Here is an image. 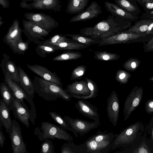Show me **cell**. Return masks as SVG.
Masks as SVG:
<instances>
[{"label":"cell","mask_w":153,"mask_h":153,"mask_svg":"<svg viewBox=\"0 0 153 153\" xmlns=\"http://www.w3.org/2000/svg\"><path fill=\"white\" fill-rule=\"evenodd\" d=\"M131 24L130 21L110 15L107 19L98 22L93 26L80 30L79 33L92 37L108 38L128 29L131 26Z\"/></svg>","instance_id":"obj_1"},{"label":"cell","mask_w":153,"mask_h":153,"mask_svg":"<svg viewBox=\"0 0 153 153\" xmlns=\"http://www.w3.org/2000/svg\"><path fill=\"white\" fill-rule=\"evenodd\" d=\"M32 81L35 93L46 101H55L61 98L69 101L72 97L62 88L40 77L34 76Z\"/></svg>","instance_id":"obj_2"},{"label":"cell","mask_w":153,"mask_h":153,"mask_svg":"<svg viewBox=\"0 0 153 153\" xmlns=\"http://www.w3.org/2000/svg\"><path fill=\"white\" fill-rule=\"evenodd\" d=\"M41 127H36L34 134L40 141L47 139H58L68 142H71L73 137L65 129L48 122H42Z\"/></svg>","instance_id":"obj_3"},{"label":"cell","mask_w":153,"mask_h":153,"mask_svg":"<svg viewBox=\"0 0 153 153\" xmlns=\"http://www.w3.org/2000/svg\"><path fill=\"white\" fill-rule=\"evenodd\" d=\"M153 37V34L134 33L124 31L108 38H101L97 46L136 42H147Z\"/></svg>","instance_id":"obj_4"},{"label":"cell","mask_w":153,"mask_h":153,"mask_svg":"<svg viewBox=\"0 0 153 153\" xmlns=\"http://www.w3.org/2000/svg\"><path fill=\"white\" fill-rule=\"evenodd\" d=\"M140 125L136 123L124 129L113 140L111 150L124 146L131 143L136 137L140 130Z\"/></svg>","instance_id":"obj_5"},{"label":"cell","mask_w":153,"mask_h":153,"mask_svg":"<svg viewBox=\"0 0 153 153\" xmlns=\"http://www.w3.org/2000/svg\"><path fill=\"white\" fill-rule=\"evenodd\" d=\"M60 0H23L20 3L21 7L29 10H51L60 11L62 7Z\"/></svg>","instance_id":"obj_6"},{"label":"cell","mask_w":153,"mask_h":153,"mask_svg":"<svg viewBox=\"0 0 153 153\" xmlns=\"http://www.w3.org/2000/svg\"><path fill=\"white\" fill-rule=\"evenodd\" d=\"M24 16L26 20L32 22L49 33L59 25V23L51 16L44 13L26 12Z\"/></svg>","instance_id":"obj_7"},{"label":"cell","mask_w":153,"mask_h":153,"mask_svg":"<svg viewBox=\"0 0 153 153\" xmlns=\"http://www.w3.org/2000/svg\"><path fill=\"white\" fill-rule=\"evenodd\" d=\"M12 110L15 117L16 118L27 127L30 126L29 120L33 125L36 118V112L28 109L25 103L22 104L15 98Z\"/></svg>","instance_id":"obj_8"},{"label":"cell","mask_w":153,"mask_h":153,"mask_svg":"<svg viewBox=\"0 0 153 153\" xmlns=\"http://www.w3.org/2000/svg\"><path fill=\"white\" fill-rule=\"evenodd\" d=\"M22 32L27 39L34 43L39 44L42 43L40 41L45 40L44 37L48 36L49 33L37 26L32 22L22 19Z\"/></svg>","instance_id":"obj_9"},{"label":"cell","mask_w":153,"mask_h":153,"mask_svg":"<svg viewBox=\"0 0 153 153\" xmlns=\"http://www.w3.org/2000/svg\"><path fill=\"white\" fill-rule=\"evenodd\" d=\"M9 134L13 153H28L26 144L23 139L21 127L16 120H12L11 130Z\"/></svg>","instance_id":"obj_10"},{"label":"cell","mask_w":153,"mask_h":153,"mask_svg":"<svg viewBox=\"0 0 153 153\" xmlns=\"http://www.w3.org/2000/svg\"><path fill=\"white\" fill-rule=\"evenodd\" d=\"M143 90L141 87H134L127 97L124 104L123 116L124 120L129 117L142 100Z\"/></svg>","instance_id":"obj_11"},{"label":"cell","mask_w":153,"mask_h":153,"mask_svg":"<svg viewBox=\"0 0 153 153\" xmlns=\"http://www.w3.org/2000/svg\"><path fill=\"white\" fill-rule=\"evenodd\" d=\"M64 118L71 128L81 136L85 135L100 125V122L96 121L89 122L78 118H72L68 116H65Z\"/></svg>","instance_id":"obj_12"},{"label":"cell","mask_w":153,"mask_h":153,"mask_svg":"<svg viewBox=\"0 0 153 153\" xmlns=\"http://www.w3.org/2000/svg\"><path fill=\"white\" fill-rule=\"evenodd\" d=\"M4 81L9 87L15 98L22 104L25 103L24 100H26L30 105L31 110L36 112L33 98L31 96L26 92L16 82L11 79L7 77L4 78Z\"/></svg>","instance_id":"obj_13"},{"label":"cell","mask_w":153,"mask_h":153,"mask_svg":"<svg viewBox=\"0 0 153 153\" xmlns=\"http://www.w3.org/2000/svg\"><path fill=\"white\" fill-rule=\"evenodd\" d=\"M4 78H9L16 82H20L18 67L9 56L5 53L3 54L2 59L0 64Z\"/></svg>","instance_id":"obj_14"},{"label":"cell","mask_w":153,"mask_h":153,"mask_svg":"<svg viewBox=\"0 0 153 153\" xmlns=\"http://www.w3.org/2000/svg\"><path fill=\"white\" fill-rule=\"evenodd\" d=\"M119 111V98L117 93L114 90L108 97L106 111L109 121L114 126H116L117 123Z\"/></svg>","instance_id":"obj_15"},{"label":"cell","mask_w":153,"mask_h":153,"mask_svg":"<svg viewBox=\"0 0 153 153\" xmlns=\"http://www.w3.org/2000/svg\"><path fill=\"white\" fill-rule=\"evenodd\" d=\"M26 66L31 71L40 77L62 88L61 80L56 72H52L45 66L39 65H27Z\"/></svg>","instance_id":"obj_16"},{"label":"cell","mask_w":153,"mask_h":153,"mask_svg":"<svg viewBox=\"0 0 153 153\" xmlns=\"http://www.w3.org/2000/svg\"><path fill=\"white\" fill-rule=\"evenodd\" d=\"M65 91L72 97L78 99L89 96L91 91L86 80L75 81L67 86Z\"/></svg>","instance_id":"obj_17"},{"label":"cell","mask_w":153,"mask_h":153,"mask_svg":"<svg viewBox=\"0 0 153 153\" xmlns=\"http://www.w3.org/2000/svg\"><path fill=\"white\" fill-rule=\"evenodd\" d=\"M102 10L98 3L93 1L83 12L73 16L69 20L71 22L86 21L95 18L101 14Z\"/></svg>","instance_id":"obj_18"},{"label":"cell","mask_w":153,"mask_h":153,"mask_svg":"<svg viewBox=\"0 0 153 153\" xmlns=\"http://www.w3.org/2000/svg\"><path fill=\"white\" fill-rule=\"evenodd\" d=\"M75 106L78 111L85 117L94 121L100 122V116L97 107L90 102L82 99H79Z\"/></svg>","instance_id":"obj_19"},{"label":"cell","mask_w":153,"mask_h":153,"mask_svg":"<svg viewBox=\"0 0 153 153\" xmlns=\"http://www.w3.org/2000/svg\"><path fill=\"white\" fill-rule=\"evenodd\" d=\"M104 6L112 15L131 22L136 21L139 19L137 15L128 12L115 3L106 1L104 2Z\"/></svg>","instance_id":"obj_20"},{"label":"cell","mask_w":153,"mask_h":153,"mask_svg":"<svg viewBox=\"0 0 153 153\" xmlns=\"http://www.w3.org/2000/svg\"><path fill=\"white\" fill-rule=\"evenodd\" d=\"M113 141L97 142L88 139L84 141L87 153H106L111 148Z\"/></svg>","instance_id":"obj_21"},{"label":"cell","mask_w":153,"mask_h":153,"mask_svg":"<svg viewBox=\"0 0 153 153\" xmlns=\"http://www.w3.org/2000/svg\"><path fill=\"white\" fill-rule=\"evenodd\" d=\"M22 30L20 27L18 20H14L4 37V43L10 47L17 41L22 39L21 35Z\"/></svg>","instance_id":"obj_22"},{"label":"cell","mask_w":153,"mask_h":153,"mask_svg":"<svg viewBox=\"0 0 153 153\" xmlns=\"http://www.w3.org/2000/svg\"><path fill=\"white\" fill-rule=\"evenodd\" d=\"M12 120L10 114V111L3 100H0V124L5 129L6 131L9 133L11 131Z\"/></svg>","instance_id":"obj_23"},{"label":"cell","mask_w":153,"mask_h":153,"mask_svg":"<svg viewBox=\"0 0 153 153\" xmlns=\"http://www.w3.org/2000/svg\"><path fill=\"white\" fill-rule=\"evenodd\" d=\"M153 22V19L141 18L128 29L124 31L126 32L134 33H141L148 35L147 31L150 25Z\"/></svg>","instance_id":"obj_24"},{"label":"cell","mask_w":153,"mask_h":153,"mask_svg":"<svg viewBox=\"0 0 153 153\" xmlns=\"http://www.w3.org/2000/svg\"><path fill=\"white\" fill-rule=\"evenodd\" d=\"M17 67L22 88L33 99L35 92L33 81L22 68L19 65Z\"/></svg>","instance_id":"obj_25"},{"label":"cell","mask_w":153,"mask_h":153,"mask_svg":"<svg viewBox=\"0 0 153 153\" xmlns=\"http://www.w3.org/2000/svg\"><path fill=\"white\" fill-rule=\"evenodd\" d=\"M89 0H69L66 12L70 14H79L85 10Z\"/></svg>","instance_id":"obj_26"},{"label":"cell","mask_w":153,"mask_h":153,"mask_svg":"<svg viewBox=\"0 0 153 153\" xmlns=\"http://www.w3.org/2000/svg\"><path fill=\"white\" fill-rule=\"evenodd\" d=\"M0 91L2 99L10 111H11L15 98L5 82H1L0 84Z\"/></svg>","instance_id":"obj_27"},{"label":"cell","mask_w":153,"mask_h":153,"mask_svg":"<svg viewBox=\"0 0 153 153\" xmlns=\"http://www.w3.org/2000/svg\"><path fill=\"white\" fill-rule=\"evenodd\" d=\"M52 46H53L56 51H69L80 50L85 49L89 46L72 41L61 42Z\"/></svg>","instance_id":"obj_28"},{"label":"cell","mask_w":153,"mask_h":153,"mask_svg":"<svg viewBox=\"0 0 153 153\" xmlns=\"http://www.w3.org/2000/svg\"><path fill=\"white\" fill-rule=\"evenodd\" d=\"M118 6L133 14L137 16L140 10L136 0H114Z\"/></svg>","instance_id":"obj_29"},{"label":"cell","mask_w":153,"mask_h":153,"mask_svg":"<svg viewBox=\"0 0 153 153\" xmlns=\"http://www.w3.org/2000/svg\"><path fill=\"white\" fill-rule=\"evenodd\" d=\"M66 36L71 38L74 41L84 45H91L100 44L102 41L101 39L96 38L83 35L81 34H65Z\"/></svg>","instance_id":"obj_30"},{"label":"cell","mask_w":153,"mask_h":153,"mask_svg":"<svg viewBox=\"0 0 153 153\" xmlns=\"http://www.w3.org/2000/svg\"><path fill=\"white\" fill-rule=\"evenodd\" d=\"M61 153H87L85 145L84 143L76 145L73 143L69 142L64 143L61 148Z\"/></svg>","instance_id":"obj_31"},{"label":"cell","mask_w":153,"mask_h":153,"mask_svg":"<svg viewBox=\"0 0 153 153\" xmlns=\"http://www.w3.org/2000/svg\"><path fill=\"white\" fill-rule=\"evenodd\" d=\"M30 41L27 40L26 42H24L22 39L16 42L9 47L15 53L19 55L24 54L25 52L29 48Z\"/></svg>","instance_id":"obj_32"},{"label":"cell","mask_w":153,"mask_h":153,"mask_svg":"<svg viewBox=\"0 0 153 153\" xmlns=\"http://www.w3.org/2000/svg\"><path fill=\"white\" fill-rule=\"evenodd\" d=\"M49 114L55 122L58 124L60 126L65 130L72 131L76 137H78V134L69 125L64 117H62L56 112H50Z\"/></svg>","instance_id":"obj_33"},{"label":"cell","mask_w":153,"mask_h":153,"mask_svg":"<svg viewBox=\"0 0 153 153\" xmlns=\"http://www.w3.org/2000/svg\"><path fill=\"white\" fill-rule=\"evenodd\" d=\"M117 134H114L111 132H107L98 130L96 134L93 135L88 139L97 142H102L108 141H113Z\"/></svg>","instance_id":"obj_34"},{"label":"cell","mask_w":153,"mask_h":153,"mask_svg":"<svg viewBox=\"0 0 153 153\" xmlns=\"http://www.w3.org/2000/svg\"><path fill=\"white\" fill-rule=\"evenodd\" d=\"M82 56V53L74 51H68L64 52L53 59V61H64L70 60H76Z\"/></svg>","instance_id":"obj_35"},{"label":"cell","mask_w":153,"mask_h":153,"mask_svg":"<svg viewBox=\"0 0 153 153\" xmlns=\"http://www.w3.org/2000/svg\"><path fill=\"white\" fill-rule=\"evenodd\" d=\"M94 58L98 60L114 61L118 59L120 56L114 53L105 51H97L94 53Z\"/></svg>","instance_id":"obj_36"},{"label":"cell","mask_w":153,"mask_h":153,"mask_svg":"<svg viewBox=\"0 0 153 153\" xmlns=\"http://www.w3.org/2000/svg\"><path fill=\"white\" fill-rule=\"evenodd\" d=\"M66 36L65 35L57 34L42 41V43L48 45L53 46L61 42L73 41L67 38Z\"/></svg>","instance_id":"obj_37"},{"label":"cell","mask_w":153,"mask_h":153,"mask_svg":"<svg viewBox=\"0 0 153 153\" xmlns=\"http://www.w3.org/2000/svg\"><path fill=\"white\" fill-rule=\"evenodd\" d=\"M56 51L53 46L47 45L42 43L38 44L35 48L37 54L43 58L46 57L47 54L53 53Z\"/></svg>","instance_id":"obj_38"},{"label":"cell","mask_w":153,"mask_h":153,"mask_svg":"<svg viewBox=\"0 0 153 153\" xmlns=\"http://www.w3.org/2000/svg\"><path fill=\"white\" fill-rule=\"evenodd\" d=\"M85 79L87 82L91 92L89 96L83 97L81 99L86 100L88 99L96 98L97 96L98 92L97 84L93 80L88 78L85 77Z\"/></svg>","instance_id":"obj_39"},{"label":"cell","mask_w":153,"mask_h":153,"mask_svg":"<svg viewBox=\"0 0 153 153\" xmlns=\"http://www.w3.org/2000/svg\"><path fill=\"white\" fill-rule=\"evenodd\" d=\"M141 62L137 59L131 58L124 62L123 66L126 70L133 72L139 67Z\"/></svg>","instance_id":"obj_40"},{"label":"cell","mask_w":153,"mask_h":153,"mask_svg":"<svg viewBox=\"0 0 153 153\" xmlns=\"http://www.w3.org/2000/svg\"><path fill=\"white\" fill-rule=\"evenodd\" d=\"M131 74L124 70L119 69L116 72L115 79L121 84H126L131 77Z\"/></svg>","instance_id":"obj_41"},{"label":"cell","mask_w":153,"mask_h":153,"mask_svg":"<svg viewBox=\"0 0 153 153\" xmlns=\"http://www.w3.org/2000/svg\"><path fill=\"white\" fill-rule=\"evenodd\" d=\"M86 69V66L84 65L76 67L72 72L71 80L81 79L85 74Z\"/></svg>","instance_id":"obj_42"},{"label":"cell","mask_w":153,"mask_h":153,"mask_svg":"<svg viewBox=\"0 0 153 153\" xmlns=\"http://www.w3.org/2000/svg\"><path fill=\"white\" fill-rule=\"evenodd\" d=\"M54 146L52 141L48 139L44 140L41 145L40 153H55Z\"/></svg>","instance_id":"obj_43"},{"label":"cell","mask_w":153,"mask_h":153,"mask_svg":"<svg viewBox=\"0 0 153 153\" xmlns=\"http://www.w3.org/2000/svg\"><path fill=\"white\" fill-rule=\"evenodd\" d=\"M144 8L145 12L153 10V1L150 0H136Z\"/></svg>","instance_id":"obj_44"},{"label":"cell","mask_w":153,"mask_h":153,"mask_svg":"<svg viewBox=\"0 0 153 153\" xmlns=\"http://www.w3.org/2000/svg\"><path fill=\"white\" fill-rule=\"evenodd\" d=\"M150 150L144 142H143L139 146L135 149L133 153H148Z\"/></svg>","instance_id":"obj_45"},{"label":"cell","mask_w":153,"mask_h":153,"mask_svg":"<svg viewBox=\"0 0 153 153\" xmlns=\"http://www.w3.org/2000/svg\"><path fill=\"white\" fill-rule=\"evenodd\" d=\"M144 52H149L153 51V37L149 41L145 43L143 46Z\"/></svg>","instance_id":"obj_46"},{"label":"cell","mask_w":153,"mask_h":153,"mask_svg":"<svg viewBox=\"0 0 153 153\" xmlns=\"http://www.w3.org/2000/svg\"><path fill=\"white\" fill-rule=\"evenodd\" d=\"M146 110L149 113L153 112V100H151L148 101L146 104Z\"/></svg>","instance_id":"obj_47"},{"label":"cell","mask_w":153,"mask_h":153,"mask_svg":"<svg viewBox=\"0 0 153 153\" xmlns=\"http://www.w3.org/2000/svg\"><path fill=\"white\" fill-rule=\"evenodd\" d=\"M140 18H148L153 19V10L145 12L140 17Z\"/></svg>","instance_id":"obj_48"},{"label":"cell","mask_w":153,"mask_h":153,"mask_svg":"<svg viewBox=\"0 0 153 153\" xmlns=\"http://www.w3.org/2000/svg\"><path fill=\"white\" fill-rule=\"evenodd\" d=\"M0 129V146L2 147L4 143L6 138L3 131H1V129Z\"/></svg>","instance_id":"obj_49"},{"label":"cell","mask_w":153,"mask_h":153,"mask_svg":"<svg viewBox=\"0 0 153 153\" xmlns=\"http://www.w3.org/2000/svg\"><path fill=\"white\" fill-rule=\"evenodd\" d=\"M0 4L3 8H6L9 7L10 2L8 0H0Z\"/></svg>","instance_id":"obj_50"},{"label":"cell","mask_w":153,"mask_h":153,"mask_svg":"<svg viewBox=\"0 0 153 153\" xmlns=\"http://www.w3.org/2000/svg\"><path fill=\"white\" fill-rule=\"evenodd\" d=\"M2 18L1 16H0V26L4 24V21H1Z\"/></svg>","instance_id":"obj_51"},{"label":"cell","mask_w":153,"mask_h":153,"mask_svg":"<svg viewBox=\"0 0 153 153\" xmlns=\"http://www.w3.org/2000/svg\"><path fill=\"white\" fill-rule=\"evenodd\" d=\"M149 79L150 80L153 81V76L152 77H151L150 78H149Z\"/></svg>","instance_id":"obj_52"},{"label":"cell","mask_w":153,"mask_h":153,"mask_svg":"<svg viewBox=\"0 0 153 153\" xmlns=\"http://www.w3.org/2000/svg\"><path fill=\"white\" fill-rule=\"evenodd\" d=\"M152 137H153V128L152 129Z\"/></svg>","instance_id":"obj_53"},{"label":"cell","mask_w":153,"mask_h":153,"mask_svg":"<svg viewBox=\"0 0 153 153\" xmlns=\"http://www.w3.org/2000/svg\"><path fill=\"white\" fill-rule=\"evenodd\" d=\"M151 0V1H153V0Z\"/></svg>","instance_id":"obj_54"}]
</instances>
